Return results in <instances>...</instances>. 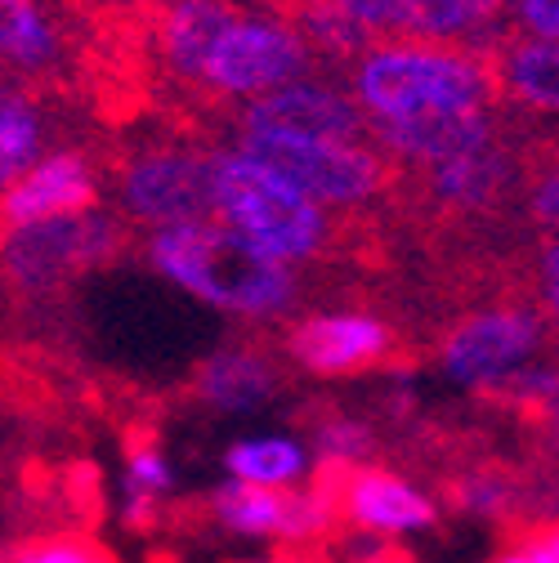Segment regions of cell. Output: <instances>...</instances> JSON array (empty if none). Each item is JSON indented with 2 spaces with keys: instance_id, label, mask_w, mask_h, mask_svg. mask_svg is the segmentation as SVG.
Segmentation results:
<instances>
[{
  "instance_id": "1",
  "label": "cell",
  "mask_w": 559,
  "mask_h": 563,
  "mask_svg": "<svg viewBox=\"0 0 559 563\" xmlns=\"http://www.w3.org/2000/svg\"><path fill=\"white\" fill-rule=\"evenodd\" d=\"M149 260L175 277L184 291L211 300L246 322H283L305 309V300H327V268H305L277 260L246 242L224 224H184V229H153L139 242Z\"/></svg>"
},
{
  "instance_id": "2",
  "label": "cell",
  "mask_w": 559,
  "mask_h": 563,
  "mask_svg": "<svg viewBox=\"0 0 559 563\" xmlns=\"http://www.w3.org/2000/svg\"><path fill=\"white\" fill-rule=\"evenodd\" d=\"M216 179V220L260 251L292 264H344L354 238V210H322L314 197L296 192L273 170L255 166L238 148L211 153Z\"/></svg>"
},
{
  "instance_id": "3",
  "label": "cell",
  "mask_w": 559,
  "mask_h": 563,
  "mask_svg": "<svg viewBox=\"0 0 559 563\" xmlns=\"http://www.w3.org/2000/svg\"><path fill=\"white\" fill-rule=\"evenodd\" d=\"M139 229L125 224L117 210L95 206L86 216H58L28 224L0 242V296L6 309L23 322H41L63 313L67 291L90 268L117 264L139 251Z\"/></svg>"
},
{
  "instance_id": "4",
  "label": "cell",
  "mask_w": 559,
  "mask_h": 563,
  "mask_svg": "<svg viewBox=\"0 0 559 563\" xmlns=\"http://www.w3.org/2000/svg\"><path fill=\"white\" fill-rule=\"evenodd\" d=\"M340 90L368 117H394L426 103L448 108H506L487 54L439 45H372L349 58Z\"/></svg>"
},
{
  "instance_id": "5",
  "label": "cell",
  "mask_w": 559,
  "mask_h": 563,
  "mask_svg": "<svg viewBox=\"0 0 559 563\" xmlns=\"http://www.w3.org/2000/svg\"><path fill=\"white\" fill-rule=\"evenodd\" d=\"M233 144L242 157L273 170L296 192L336 210L376 206L394 184V157L385 148H359L309 134H238Z\"/></svg>"
},
{
  "instance_id": "6",
  "label": "cell",
  "mask_w": 559,
  "mask_h": 563,
  "mask_svg": "<svg viewBox=\"0 0 559 563\" xmlns=\"http://www.w3.org/2000/svg\"><path fill=\"white\" fill-rule=\"evenodd\" d=\"M292 81H331V73L300 32L264 10H242L201 63V95L211 103H238Z\"/></svg>"
},
{
  "instance_id": "7",
  "label": "cell",
  "mask_w": 559,
  "mask_h": 563,
  "mask_svg": "<svg viewBox=\"0 0 559 563\" xmlns=\"http://www.w3.org/2000/svg\"><path fill=\"white\" fill-rule=\"evenodd\" d=\"M277 349L292 367L318 380H344L368 372L412 367V344L398 322L376 309H300L283 318Z\"/></svg>"
},
{
  "instance_id": "8",
  "label": "cell",
  "mask_w": 559,
  "mask_h": 563,
  "mask_svg": "<svg viewBox=\"0 0 559 563\" xmlns=\"http://www.w3.org/2000/svg\"><path fill=\"white\" fill-rule=\"evenodd\" d=\"M555 335V313L537 300H493L448 318L435 335V363L448 380L479 389L506 376L519 363H533L537 349Z\"/></svg>"
},
{
  "instance_id": "9",
  "label": "cell",
  "mask_w": 559,
  "mask_h": 563,
  "mask_svg": "<svg viewBox=\"0 0 559 563\" xmlns=\"http://www.w3.org/2000/svg\"><path fill=\"white\" fill-rule=\"evenodd\" d=\"M81 23L54 0H0V81L45 95L77 99Z\"/></svg>"
},
{
  "instance_id": "10",
  "label": "cell",
  "mask_w": 559,
  "mask_h": 563,
  "mask_svg": "<svg viewBox=\"0 0 559 563\" xmlns=\"http://www.w3.org/2000/svg\"><path fill=\"white\" fill-rule=\"evenodd\" d=\"M211 515L238 541H264L283 550L318 545L340 528L331 497L314 478L300 487H255L229 478L211 492Z\"/></svg>"
},
{
  "instance_id": "11",
  "label": "cell",
  "mask_w": 559,
  "mask_h": 563,
  "mask_svg": "<svg viewBox=\"0 0 559 563\" xmlns=\"http://www.w3.org/2000/svg\"><path fill=\"white\" fill-rule=\"evenodd\" d=\"M314 483L331 497L336 519L372 541H403L421 537L439 523V501L426 487H416L407 474H394L376 461L349 465V470H322Z\"/></svg>"
},
{
  "instance_id": "12",
  "label": "cell",
  "mask_w": 559,
  "mask_h": 563,
  "mask_svg": "<svg viewBox=\"0 0 559 563\" xmlns=\"http://www.w3.org/2000/svg\"><path fill=\"white\" fill-rule=\"evenodd\" d=\"M238 134H309L336 144L381 148L372 134V117L331 81H292L229 108V139Z\"/></svg>"
},
{
  "instance_id": "13",
  "label": "cell",
  "mask_w": 559,
  "mask_h": 563,
  "mask_svg": "<svg viewBox=\"0 0 559 563\" xmlns=\"http://www.w3.org/2000/svg\"><path fill=\"white\" fill-rule=\"evenodd\" d=\"M287 367L292 363L283 358V349H277V335H268V322H251V331L233 335L224 349H216V354L193 372L188 394L211 411L246 416L277 398V389L287 380Z\"/></svg>"
},
{
  "instance_id": "14",
  "label": "cell",
  "mask_w": 559,
  "mask_h": 563,
  "mask_svg": "<svg viewBox=\"0 0 559 563\" xmlns=\"http://www.w3.org/2000/svg\"><path fill=\"white\" fill-rule=\"evenodd\" d=\"M90 148H54L36 166H28L14 184L0 188V242L28 224L58 220V216H86V210L103 206Z\"/></svg>"
},
{
  "instance_id": "15",
  "label": "cell",
  "mask_w": 559,
  "mask_h": 563,
  "mask_svg": "<svg viewBox=\"0 0 559 563\" xmlns=\"http://www.w3.org/2000/svg\"><path fill=\"white\" fill-rule=\"evenodd\" d=\"M506 108H448V103H426L394 117H372V134L390 157L403 162H430V157H452L502 125Z\"/></svg>"
},
{
  "instance_id": "16",
  "label": "cell",
  "mask_w": 559,
  "mask_h": 563,
  "mask_svg": "<svg viewBox=\"0 0 559 563\" xmlns=\"http://www.w3.org/2000/svg\"><path fill=\"white\" fill-rule=\"evenodd\" d=\"M487 67H493V81H497V95L506 108H519V112H541V117H555V103H559V58H555V41L546 36H533L524 32L519 23H511L493 49H487Z\"/></svg>"
},
{
  "instance_id": "17",
  "label": "cell",
  "mask_w": 559,
  "mask_h": 563,
  "mask_svg": "<svg viewBox=\"0 0 559 563\" xmlns=\"http://www.w3.org/2000/svg\"><path fill=\"white\" fill-rule=\"evenodd\" d=\"M175 497V470L153 430H134L125 443V478H121V523L130 532H149L162 523V510Z\"/></svg>"
},
{
  "instance_id": "18",
  "label": "cell",
  "mask_w": 559,
  "mask_h": 563,
  "mask_svg": "<svg viewBox=\"0 0 559 563\" xmlns=\"http://www.w3.org/2000/svg\"><path fill=\"white\" fill-rule=\"evenodd\" d=\"M224 470L238 483L255 487H300L314 474L309 448L287 434H260V439H238L224 448Z\"/></svg>"
},
{
  "instance_id": "19",
  "label": "cell",
  "mask_w": 559,
  "mask_h": 563,
  "mask_svg": "<svg viewBox=\"0 0 559 563\" xmlns=\"http://www.w3.org/2000/svg\"><path fill=\"white\" fill-rule=\"evenodd\" d=\"M309 434H314V448H318V465L322 470H349V465L376 461V430L368 426V420H359V416L327 411Z\"/></svg>"
},
{
  "instance_id": "20",
  "label": "cell",
  "mask_w": 559,
  "mask_h": 563,
  "mask_svg": "<svg viewBox=\"0 0 559 563\" xmlns=\"http://www.w3.org/2000/svg\"><path fill=\"white\" fill-rule=\"evenodd\" d=\"M519 501V487L506 470L497 465H479V470H465L457 483H452V506L461 515H474V519H502L511 515Z\"/></svg>"
},
{
  "instance_id": "21",
  "label": "cell",
  "mask_w": 559,
  "mask_h": 563,
  "mask_svg": "<svg viewBox=\"0 0 559 563\" xmlns=\"http://www.w3.org/2000/svg\"><path fill=\"white\" fill-rule=\"evenodd\" d=\"M6 563H117L99 541L77 537V532H50L23 541Z\"/></svg>"
},
{
  "instance_id": "22",
  "label": "cell",
  "mask_w": 559,
  "mask_h": 563,
  "mask_svg": "<svg viewBox=\"0 0 559 563\" xmlns=\"http://www.w3.org/2000/svg\"><path fill=\"white\" fill-rule=\"evenodd\" d=\"M515 23L533 36L555 41L559 32V0H515Z\"/></svg>"
},
{
  "instance_id": "23",
  "label": "cell",
  "mask_w": 559,
  "mask_h": 563,
  "mask_svg": "<svg viewBox=\"0 0 559 563\" xmlns=\"http://www.w3.org/2000/svg\"><path fill=\"white\" fill-rule=\"evenodd\" d=\"M524 554H528L533 563H559V537H555V528L546 523L541 532H533V537L524 541Z\"/></svg>"
},
{
  "instance_id": "24",
  "label": "cell",
  "mask_w": 559,
  "mask_h": 563,
  "mask_svg": "<svg viewBox=\"0 0 559 563\" xmlns=\"http://www.w3.org/2000/svg\"><path fill=\"white\" fill-rule=\"evenodd\" d=\"M251 563H318V559H309L305 550H277V554H264V559H251Z\"/></svg>"
},
{
  "instance_id": "25",
  "label": "cell",
  "mask_w": 559,
  "mask_h": 563,
  "mask_svg": "<svg viewBox=\"0 0 559 563\" xmlns=\"http://www.w3.org/2000/svg\"><path fill=\"white\" fill-rule=\"evenodd\" d=\"M487 563H533V559L524 554V545H515V550H502L497 559H487Z\"/></svg>"
},
{
  "instance_id": "26",
  "label": "cell",
  "mask_w": 559,
  "mask_h": 563,
  "mask_svg": "<svg viewBox=\"0 0 559 563\" xmlns=\"http://www.w3.org/2000/svg\"><path fill=\"white\" fill-rule=\"evenodd\" d=\"M0 313H6V296H0Z\"/></svg>"
},
{
  "instance_id": "27",
  "label": "cell",
  "mask_w": 559,
  "mask_h": 563,
  "mask_svg": "<svg viewBox=\"0 0 559 563\" xmlns=\"http://www.w3.org/2000/svg\"><path fill=\"white\" fill-rule=\"evenodd\" d=\"M0 563H6V554H0Z\"/></svg>"
}]
</instances>
